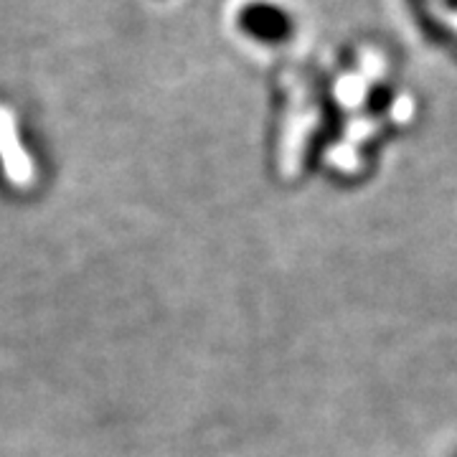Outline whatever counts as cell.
Wrapping results in <instances>:
<instances>
[{
	"instance_id": "obj_1",
	"label": "cell",
	"mask_w": 457,
	"mask_h": 457,
	"mask_svg": "<svg viewBox=\"0 0 457 457\" xmlns=\"http://www.w3.org/2000/svg\"><path fill=\"white\" fill-rule=\"evenodd\" d=\"M237 29L257 44L278 46L293 38L295 23L287 11L270 0H249L237 11Z\"/></svg>"
}]
</instances>
